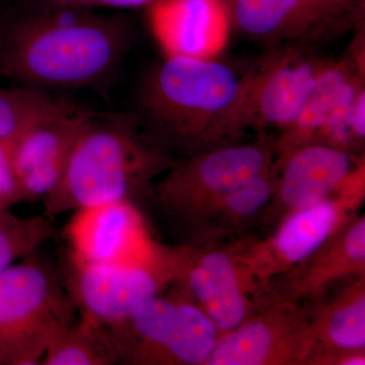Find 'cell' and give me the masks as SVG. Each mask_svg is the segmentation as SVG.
Instances as JSON below:
<instances>
[{
  "mask_svg": "<svg viewBox=\"0 0 365 365\" xmlns=\"http://www.w3.org/2000/svg\"><path fill=\"white\" fill-rule=\"evenodd\" d=\"M307 47L269 48L242 78L241 91L223 120L213 146L228 143L249 129L281 132L294 123L325 62L307 51Z\"/></svg>",
  "mask_w": 365,
  "mask_h": 365,
  "instance_id": "8",
  "label": "cell"
},
{
  "mask_svg": "<svg viewBox=\"0 0 365 365\" xmlns=\"http://www.w3.org/2000/svg\"><path fill=\"white\" fill-rule=\"evenodd\" d=\"M155 256L168 287L198 307L220 334L240 325L272 292L247 267L237 242L155 245Z\"/></svg>",
  "mask_w": 365,
  "mask_h": 365,
  "instance_id": "4",
  "label": "cell"
},
{
  "mask_svg": "<svg viewBox=\"0 0 365 365\" xmlns=\"http://www.w3.org/2000/svg\"><path fill=\"white\" fill-rule=\"evenodd\" d=\"M0 210H6V209H2L1 207H0Z\"/></svg>",
  "mask_w": 365,
  "mask_h": 365,
  "instance_id": "28",
  "label": "cell"
},
{
  "mask_svg": "<svg viewBox=\"0 0 365 365\" xmlns=\"http://www.w3.org/2000/svg\"><path fill=\"white\" fill-rule=\"evenodd\" d=\"M242 78L217 58L165 57L143 76L137 117L150 140L169 155L212 148Z\"/></svg>",
  "mask_w": 365,
  "mask_h": 365,
  "instance_id": "3",
  "label": "cell"
},
{
  "mask_svg": "<svg viewBox=\"0 0 365 365\" xmlns=\"http://www.w3.org/2000/svg\"><path fill=\"white\" fill-rule=\"evenodd\" d=\"M232 30L268 48L309 46L353 26L354 0H222Z\"/></svg>",
  "mask_w": 365,
  "mask_h": 365,
  "instance_id": "11",
  "label": "cell"
},
{
  "mask_svg": "<svg viewBox=\"0 0 365 365\" xmlns=\"http://www.w3.org/2000/svg\"><path fill=\"white\" fill-rule=\"evenodd\" d=\"M145 9L165 57L217 58L232 32L222 0H158Z\"/></svg>",
  "mask_w": 365,
  "mask_h": 365,
  "instance_id": "16",
  "label": "cell"
},
{
  "mask_svg": "<svg viewBox=\"0 0 365 365\" xmlns=\"http://www.w3.org/2000/svg\"><path fill=\"white\" fill-rule=\"evenodd\" d=\"M93 115L78 105L43 118L16 137L14 163L25 201L44 198L58 184Z\"/></svg>",
  "mask_w": 365,
  "mask_h": 365,
  "instance_id": "14",
  "label": "cell"
},
{
  "mask_svg": "<svg viewBox=\"0 0 365 365\" xmlns=\"http://www.w3.org/2000/svg\"><path fill=\"white\" fill-rule=\"evenodd\" d=\"M365 167L342 188L318 202L290 211L263 240L237 241L247 267L264 287L309 258L333 237L364 201Z\"/></svg>",
  "mask_w": 365,
  "mask_h": 365,
  "instance_id": "9",
  "label": "cell"
},
{
  "mask_svg": "<svg viewBox=\"0 0 365 365\" xmlns=\"http://www.w3.org/2000/svg\"><path fill=\"white\" fill-rule=\"evenodd\" d=\"M312 352L307 304L272 292L220 335L206 365H306Z\"/></svg>",
  "mask_w": 365,
  "mask_h": 365,
  "instance_id": "10",
  "label": "cell"
},
{
  "mask_svg": "<svg viewBox=\"0 0 365 365\" xmlns=\"http://www.w3.org/2000/svg\"><path fill=\"white\" fill-rule=\"evenodd\" d=\"M273 140L225 143L175 160L151 187L146 200L191 234L204 213L222 197L272 170Z\"/></svg>",
  "mask_w": 365,
  "mask_h": 365,
  "instance_id": "6",
  "label": "cell"
},
{
  "mask_svg": "<svg viewBox=\"0 0 365 365\" xmlns=\"http://www.w3.org/2000/svg\"><path fill=\"white\" fill-rule=\"evenodd\" d=\"M364 78L356 56L325 60L304 110L292 126L272 139L276 155L302 144L319 143L324 136L352 133L353 102L364 86Z\"/></svg>",
  "mask_w": 365,
  "mask_h": 365,
  "instance_id": "15",
  "label": "cell"
},
{
  "mask_svg": "<svg viewBox=\"0 0 365 365\" xmlns=\"http://www.w3.org/2000/svg\"><path fill=\"white\" fill-rule=\"evenodd\" d=\"M74 212L64 232L68 257L85 262L139 260L134 253L143 222L135 203L105 204Z\"/></svg>",
  "mask_w": 365,
  "mask_h": 365,
  "instance_id": "18",
  "label": "cell"
},
{
  "mask_svg": "<svg viewBox=\"0 0 365 365\" xmlns=\"http://www.w3.org/2000/svg\"><path fill=\"white\" fill-rule=\"evenodd\" d=\"M76 106L57 93L26 86L0 90V139L20 135L43 118Z\"/></svg>",
  "mask_w": 365,
  "mask_h": 365,
  "instance_id": "22",
  "label": "cell"
},
{
  "mask_svg": "<svg viewBox=\"0 0 365 365\" xmlns=\"http://www.w3.org/2000/svg\"><path fill=\"white\" fill-rule=\"evenodd\" d=\"M76 304L58 274L26 257L0 272V365H38L76 319Z\"/></svg>",
  "mask_w": 365,
  "mask_h": 365,
  "instance_id": "5",
  "label": "cell"
},
{
  "mask_svg": "<svg viewBox=\"0 0 365 365\" xmlns=\"http://www.w3.org/2000/svg\"><path fill=\"white\" fill-rule=\"evenodd\" d=\"M66 289L81 314L113 325L168 287L153 248L148 259L85 262L68 257Z\"/></svg>",
  "mask_w": 365,
  "mask_h": 365,
  "instance_id": "12",
  "label": "cell"
},
{
  "mask_svg": "<svg viewBox=\"0 0 365 365\" xmlns=\"http://www.w3.org/2000/svg\"><path fill=\"white\" fill-rule=\"evenodd\" d=\"M56 235V228L45 215L20 216L9 209L0 210V272L35 254Z\"/></svg>",
  "mask_w": 365,
  "mask_h": 365,
  "instance_id": "23",
  "label": "cell"
},
{
  "mask_svg": "<svg viewBox=\"0 0 365 365\" xmlns=\"http://www.w3.org/2000/svg\"><path fill=\"white\" fill-rule=\"evenodd\" d=\"M365 275V216L355 215L309 258L277 278L271 290L312 304L341 280Z\"/></svg>",
  "mask_w": 365,
  "mask_h": 365,
  "instance_id": "17",
  "label": "cell"
},
{
  "mask_svg": "<svg viewBox=\"0 0 365 365\" xmlns=\"http://www.w3.org/2000/svg\"><path fill=\"white\" fill-rule=\"evenodd\" d=\"M117 364L206 365L220 331L205 314L176 292L145 300L107 326Z\"/></svg>",
  "mask_w": 365,
  "mask_h": 365,
  "instance_id": "7",
  "label": "cell"
},
{
  "mask_svg": "<svg viewBox=\"0 0 365 365\" xmlns=\"http://www.w3.org/2000/svg\"><path fill=\"white\" fill-rule=\"evenodd\" d=\"M364 155L324 143H307L276 155L272 199L262 217L278 222L342 188L360 168Z\"/></svg>",
  "mask_w": 365,
  "mask_h": 365,
  "instance_id": "13",
  "label": "cell"
},
{
  "mask_svg": "<svg viewBox=\"0 0 365 365\" xmlns=\"http://www.w3.org/2000/svg\"><path fill=\"white\" fill-rule=\"evenodd\" d=\"M351 122L355 135L361 143L365 139V88L362 86L353 102Z\"/></svg>",
  "mask_w": 365,
  "mask_h": 365,
  "instance_id": "27",
  "label": "cell"
},
{
  "mask_svg": "<svg viewBox=\"0 0 365 365\" xmlns=\"http://www.w3.org/2000/svg\"><path fill=\"white\" fill-rule=\"evenodd\" d=\"M23 1L42 2V4H59V6L88 9H145L158 0H23Z\"/></svg>",
  "mask_w": 365,
  "mask_h": 365,
  "instance_id": "25",
  "label": "cell"
},
{
  "mask_svg": "<svg viewBox=\"0 0 365 365\" xmlns=\"http://www.w3.org/2000/svg\"><path fill=\"white\" fill-rule=\"evenodd\" d=\"M365 349L327 350L314 353L306 365H364Z\"/></svg>",
  "mask_w": 365,
  "mask_h": 365,
  "instance_id": "26",
  "label": "cell"
},
{
  "mask_svg": "<svg viewBox=\"0 0 365 365\" xmlns=\"http://www.w3.org/2000/svg\"><path fill=\"white\" fill-rule=\"evenodd\" d=\"M175 158L158 148L135 115L95 113L58 184L42 199L48 217L115 202L146 200Z\"/></svg>",
  "mask_w": 365,
  "mask_h": 365,
  "instance_id": "2",
  "label": "cell"
},
{
  "mask_svg": "<svg viewBox=\"0 0 365 365\" xmlns=\"http://www.w3.org/2000/svg\"><path fill=\"white\" fill-rule=\"evenodd\" d=\"M275 170L254 178L222 197L213 204L192 230L193 240L188 242H220L230 235L239 234L263 216L272 199Z\"/></svg>",
  "mask_w": 365,
  "mask_h": 365,
  "instance_id": "20",
  "label": "cell"
},
{
  "mask_svg": "<svg viewBox=\"0 0 365 365\" xmlns=\"http://www.w3.org/2000/svg\"><path fill=\"white\" fill-rule=\"evenodd\" d=\"M41 364L112 365L117 356L107 326L81 314L55 338Z\"/></svg>",
  "mask_w": 365,
  "mask_h": 365,
  "instance_id": "21",
  "label": "cell"
},
{
  "mask_svg": "<svg viewBox=\"0 0 365 365\" xmlns=\"http://www.w3.org/2000/svg\"><path fill=\"white\" fill-rule=\"evenodd\" d=\"M18 136L0 139V207L2 209H9L14 204L25 201L14 163Z\"/></svg>",
  "mask_w": 365,
  "mask_h": 365,
  "instance_id": "24",
  "label": "cell"
},
{
  "mask_svg": "<svg viewBox=\"0 0 365 365\" xmlns=\"http://www.w3.org/2000/svg\"><path fill=\"white\" fill-rule=\"evenodd\" d=\"M133 43L123 14L20 0L0 21V76L50 93L103 91Z\"/></svg>",
  "mask_w": 365,
  "mask_h": 365,
  "instance_id": "1",
  "label": "cell"
},
{
  "mask_svg": "<svg viewBox=\"0 0 365 365\" xmlns=\"http://www.w3.org/2000/svg\"><path fill=\"white\" fill-rule=\"evenodd\" d=\"M309 309L313 352L365 349V275L353 278L333 297ZM309 356V357H311Z\"/></svg>",
  "mask_w": 365,
  "mask_h": 365,
  "instance_id": "19",
  "label": "cell"
}]
</instances>
